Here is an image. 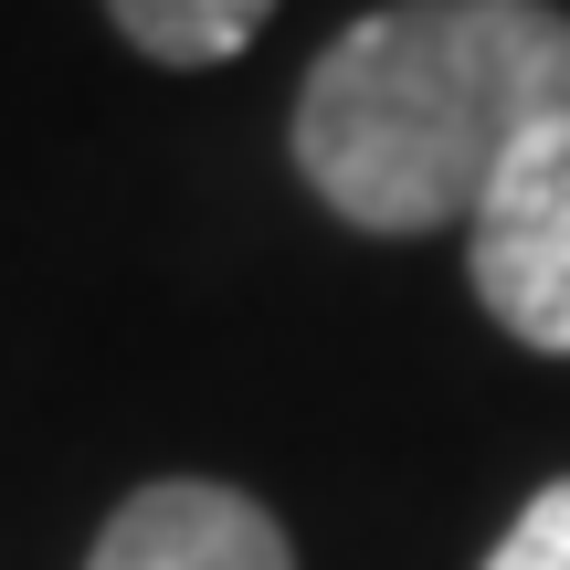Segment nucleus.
Listing matches in <instances>:
<instances>
[{
  "mask_svg": "<svg viewBox=\"0 0 570 570\" xmlns=\"http://www.w3.org/2000/svg\"><path fill=\"white\" fill-rule=\"evenodd\" d=\"M570 117V21L550 0H391L296 85V169L360 233L475 223L487 180Z\"/></svg>",
  "mask_w": 570,
  "mask_h": 570,
  "instance_id": "1",
  "label": "nucleus"
},
{
  "mask_svg": "<svg viewBox=\"0 0 570 570\" xmlns=\"http://www.w3.org/2000/svg\"><path fill=\"white\" fill-rule=\"evenodd\" d=\"M465 275L518 348L570 360V117H550L487 180V202L465 223Z\"/></svg>",
  "mask_w": 570,
  "mask_h": 570,
  "instance_id": "2",
  "label": "nucleus"
},
{
  "mask_svg": "<svg viewBox=\"0 0 570 570\" xmlns=\"http://www.w3.org/2000/svg\"><path fill=\"white\" fill-rule=\"evenodd\" d=\"M85 570H296V550H285V529L244 487L159 475V487H138L96 529V560Z\"/></svg>",
  "mask_w": 570,
  "mask_h": 570,
  "instance_id": "3",
  "label": "nucleus"
},
{
  "mask_svg": "<svg viewBox=\"0 0 570 570\" xmlns=\"http://www.w3.org/2000/svg\"><path fill=\"white\" fill-rule=\"evenodd\" d=\"M106 21H117L148 63H180L190 75V63H233L275 21V0H106Z\"/></svg>",
  "mask_w": 570,
  "mask_h": 570,
  "instance_id": "4",
  "label": "nucleus"
},
{
  "mask_svg": "<svg viewBox=\"0 0 570 570\" xmlns=\"http://www.w3.org/2000/svg\"><path fill=\"white\" fill-rule=\"evenodd\" d=\"M487 570H570V475L539 487L529 508L508 518V539L487 550Z\"/></svg>",
  "mask_w": 570,
  "mask_h": 570,
  "instance_id": "5",
  "label": "nucleus"
}]
</instances>
